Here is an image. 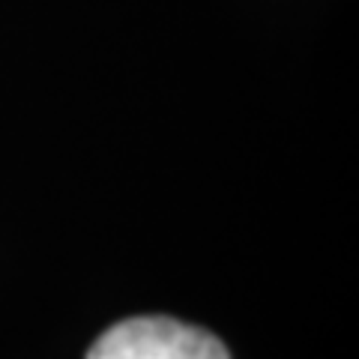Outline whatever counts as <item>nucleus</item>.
<instances>
[{
  "mask_svg": "<svg viewBox=\"0 0 359 359\" xmlns=\"http://www.w3.org/2000/svg\"><path fill=\"white\" fill-rule=\"evenodd\" d=\"M87 359H231L216 335L174 318H129L99 335Z\"/></svg>",
  "mask_w": 359,
  "mask_h": 359,
  "instance_id": "nucleus-1",
  "label": "nucleus"
}]
</instances>
